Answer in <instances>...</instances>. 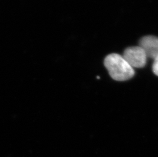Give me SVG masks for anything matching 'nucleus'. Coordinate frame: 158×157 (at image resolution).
I'll list each match as a JSON object with an SVG mask.
<instances>
[{"mask_svg":"<svg viewBox=\"0 0 158 157\" xmlns=\"http://www.w3.org/2000/svg\"><path fill=\"white\" fill-rule=\"evenodd\" d=\"M105 67L114 80L125 81L135 75L134 68L127 62L123 56L118 54L107 55L104 61Z\"/></svg>","mask_w":158,"mask_h":157,"instance_id":"1","label":"nucleus"},{"mask_svg":"<svg viewBox=\"0 0 158 157\" xmlns=\"http://www.w3.org/2000/svg\"><path fill=\"white\" fill-rule=\"evenodd\" d=\"M123 56L133 68L144 67L148 58L144 50L139 46L127 47L124 50Z\"/></svg>","mask_w":158,"mask_h":157,"instance_id":"2","label":"nucleus"},{"mask_svg":"<svg viewBox=\"0 0 158 157\" xmlns=\"http://www.w3.org/2000/svg\"><path fill=\"white\" fill-rule=\"evenodd\" d=\"M139 46L143 49L148 58L155 59L158 56V37L155 36H146L139 42Z\"/></svg>","mask_w":158,"mask_h":157,"instance_id":"3","label":"nucleus"},{"mask_svg":"<svg viewBox=\"0 0 158 157\" xmlns=\"http://www.w3.org/2000/svg\"><path fill=\"white\" fill-rule=\"evenodd\" d=\"M152 71L156 76H158V56L154 59V63L152 65Z\"/></svg>","mask_w":158,"mask_h":157,"instance_id":"4","label":"nucleus"}]
</instances>
